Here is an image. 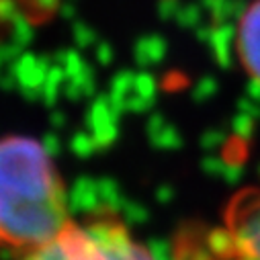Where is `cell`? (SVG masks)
<instances>
[{
    "mask_svg": "<svg viewBox=\"0 0 260 260\" xmlns=\"http://www.w3.org/2000/svg\"><path fill=\"white\" fill-rule=\"evenodd\" d=\"M70 223L63 186L45 148L0 140V250L29 254Z\"/></svg>",
    "mask_w": 260,
    "mask_h": 260,
    "instance_id": "cell-1",
    "label": "cell"
},
{
    "mask_svg": "<svg viewBox=\"0 0 260 260\" xmlns=\"http://www.w3.org/2000/svg\"><path fill=\"white\" fill-rule=\"evenodd\" d=\"M221 238L230 260H260V186H248L230 201Z\"/></svg>",
    "mask_w": 260,
    "mask_h": 260,
    "instance_id": "cell-3",
    "label": "cell"
},
{
    "mask_svg": "<svg viewBox=\"0 0 260 260\" xmlns=\"http://www.w3.org/2000/svg\"><path fill=\"white\" fill-rule=\"evenodd\" d=\"M21 260H156L129 230L111 219L70 221L55 238Z\"/></svg>",
    "mask_w": 260,
    "mask_h": 260,
    "instance_id": "cell-2",
    "label": "cell"
},
{
    "mask_svg": "<svg viewBox=\"0 0 260 260\" xmlns=\"http://www.w3.org/2000/svg\"><path fill=\"white\" fill-rule=\"evenodd\" d=\"M236 51L244 70L260 82V0H254L238 23Z\"/></svg>",
    "mask_w": 260,
    "mask_h": 260,
    "instance_id": "cell-4",
    "label": "cell"
}]
</instances>
